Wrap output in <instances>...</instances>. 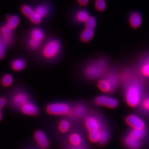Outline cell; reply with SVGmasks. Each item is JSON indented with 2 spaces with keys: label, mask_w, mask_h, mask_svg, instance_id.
<instances>
[{
  "label": "cell",
  "mask_w": 149,
  "mask_h": 149,
  "mask_svg": "<svg viewBox=\"0 0 149 149\" xmlns=\"http://www.w3.org/2000/svg\"><path fill=\"white\" fill-rule=\"evenodd\" d=\"M106 69V62L101 60L88 65L85 70V74L90 79H98L104 74Z\"/></svg>",
  "instance_id": "1"
},
{
  "label": "cell",
  "mask_w": 149,
  "mask_h": 149,
  "mask_svg": "<svg viewBox=\"0 0 149 149\" xmlns=\"http://www.w3.org/2000/svg\"><path fill=\"white\" fill-rule=\"evenodd\" d=\"M141 92L140 87L136 84H131L127 87L125 93V101L129 106L136 107L141 101Z\"/></svg>",
  "instance_id": "2"
},
{
  "label": "cell",
  "mask_w": 149,
  "mask_h": 149,
  "mask_svg": "<svg viewBox=\"0 0 149 149\" xmlns=\"http://www.w3.org/2000/svg\"><path fill=\"white\" fill-rule=\"evenodd\" d=\"M71 108L65 103H53L47 106L46 111L49 114L54 116H63L68 115Z\"/></svg>",
  "instance_id": "3"
},
{
  "label": "cell",
  "mask_w": 149,
  "mask_h": 149,
  "mask_svg": "<svg viewBox=\"0 0 149 149\" xmlns=\"http://www.w3.org/2000/svg\"><path fill=\"white\" fill-rule=\"evenodd\" d=\"M60 47V43L58 40L53 39L50 40L43 49L44 56L48 59L53 58L59 53Z\"/></svg>",
  "instance_id": "4"
},
{
  "label": "cell",
  "mask_w": 149,
  "mask_h": 149,
  "mask_svg": "<svg viewBox=\"0 0 149 149\" xmlns=\"http://www.w3.org/2000/svg\"><path fill=\"white\" fill-rule=\"evenodd\" d=\"M95 102L99 106L106 107L111 109L115 108L118 105V101L116 98L104 95L97 97L95 100Z\"/></svg>",
  "instance_id": "5"
},
{
  "label": "cell",
  "mask_w": 149,
  "mask_h": 149,
  "mask_svg": "<svg viewBox=\"0 0 149 149\" xmlns=\"http://www.w3.org/2000/svg\"><path fill=\"white\" fill-rule=\"evenodd\" d=\"M126 123L133 129L144 130L145 124L144 120L136 115H129L125 119Z\"/></svg>",
  "instance_id": "6"
},
{
  "label": "cell",
  "mask_w": 149,
  "mask_h": 149,
  "mask_svg": "<svg viewBox=\"0 0 149 149\" xmlns=\"http://www.w3.org/2000/svg\"><path fill=\"white\" fill-rule=\"evenodd\" d=\"M85 125L88 132L100 131L102 129L100 121L95 117H88L86 119Z\"/></svg>",
  "instance_id": "7"
},
{
  "label": "cell",
  "mask_w": 149,
  "mask_h": 149,
  "mask_svg": "<svg viewBox=\"0 0 149 149\" xmlns=\"http://www.w3.org/2000/svg\"><path fill=\"white\" fill-rule=\"evenodd\" d=\"M34 139L38 146L42 149H47L49 146L50 143L45 134L41 130H38L34 133Z\"/></svg>",
  "instance_id": "8"
},
{
  "label": "cell",
  "mask_w": 149,
  "mask_h": 149,
  "mask_svg": "<svg viewBox=\"0 0 149 149\" xmlns=\"http://www.w3.org/2000/svg\"><path fill=\"white\" fill-rule=\"evenodd\" d=\"M28 102V97L24 92H20L16 93L12 98V103L17 108H21Z\"/></svg>",
  "instance_id": "9"
},
{
  "label": "cell",
  "mask_w": 149,
  "mask_h": 149,
  "mask_svg": "<svg viewBox=\"0 0 149 149\" xmlns=\"http://www.w3.org/2000/svg\"><path fill=\"white\" fill-rule=\"evenodd\" d=\"M12 31L10 29L6 26H3L0 29V34L2 43L5 45H9L12 42Z\"/></svg>",
  "instance_id": "10"
},
{
  "label": "cell",
  "mask_w": 149,
  "mask_h": 149,
  "mask_svg": "<svg viewBox=\"0 0 149 149\" xmlns=\"http://www.w3.org/2000/svg\"><path fill=\"white\" fill-rule=\"evenodd\" d=\"M21 109L23 113L30 116H36L39 112L37 107L29 102H28L22 107Z\"/></svg>",
  "instance_id": "11"
},
{
  "label": "cell",
  "mask_w": 149,
  "mask_h": 149,
  "mask_svg": "<svg viewBox=\"0 0 149 149\" xmlns=\"http://www.w3.org/2000/svg\"><path fill=\"white\" fill-rule=\"evenodd\" d=\"M86 112L85 107L82 104H78L73 108L70 109L69 113L68 116L75 118H80L85 116Z\"/></svg>",
  "instance_id": "12"
},
{
  "label": "cell",
  "mask_w": 149,
  "mask_h": 149,
  "mask_svg": "<svg viewBox=\"0 0 149 149\" xmlns=\"http://www.w3.org/2000/svg\"><path fill=\"white\" fill-rule=\"evenodd\" d=\"M129 23L132 28H138L142 23L141 16L138 12H134L130 16Z\"/></svg>",
  "instance_id": "13"
},
{
  "label": "cell",
  "mask_w": 149,
  "mask_h": 149,
  "mask_svg": "<svg viewBox=\"0 0 149 149\" xmlns=\"http://www.w3.org/2000/svg\"><path fill=\"white\" fill-rule=\"evenodd\" d=\"M105 79L108 81L111 86L113 92L115 91L119 84V77L117 74L114 72H110L107 74Z\"/></svg>",
  "instance_id": "14"
},
{
  "label": "cell",
  "mask_w": 149,
  "mask_h": 149,
  "mask_svg": "<svg viewBox=\"0 0 149 149\" xmlns=\"http://www.w3.org/2000/svg\"><path fill=\"white\" fill-rule=\"evenodd\" d=\"M69 141L70 144L74 148H80L82 143V138L79 134L74 133L70 135Z\"/></svg>",
  "instance_id": "15"
},
{
  "label": "cell",
  "mask_w": 149,
  "mask_h": 149,
  "mask_svg": "<svg viewBox=\"0 0 149 149\" xmlns=\"http://www.w3.org/2000/svg\"><path fill=\"white\" fill-rule=\"evenodd\" d=\"M124 143L125 146L129 149H139L140 147L139 141L134 139L129 135L127 136L124 139Z\"/></svg>",
  "instance_id": "16"
},
{
  "label": "cell",
  "mask_w": 149,
  "mask_h": 149,
  "mask_svg": "<svg viewBox=\"0 0 149 149\" xmlns=\"http://www.w3.org/2000/svg\"><path fill=\"white\" fill-rule=\"evenodd\" d=\"M94 29L85 28L81 33L80 39L83 42L87 43L92 39V38L94 36Z\"/></svg>",
  "instance_id": "17"
},
{
  "label": "cell",
  "mask_w": 149,
  "mask_h": 149,
  "mask_svg": "<svg viewBox=\"0 0 149 149\" xmlns=\"http://www.w3.org/2000/svg\"><path fill=\"white\" fill-rule=\"evenodd\" d=\"M97 86L100 91L104 93H108L113 92L111 86L106 79L100 80L97 83Z\"/></svg>",
  "instance_id": "18"
},
{
  "label": "cell",
  "mask_w": 149,
  "mask_h": 149,
  "mask_svg": "<svg viewBox=\"0 0 149 149\" xmlns=\"http://www.w3.org/2000/svg\"><path fill=\"white\" fill-rule=\"evenodd\" d=\"M19 23V18L16 15L10 16L8 17L6 26L10 29L13 30L16 29Z\"/></svg>",
  "instance_id": "19"
},
{
  "label": "cell",
  "mask_w": 149,
  "mask_h": 149,
  "mask_svg": "<svg viewBox=\"0 0 149 149\" xmlns=\"http://www.w3.org/2000/svg\"><path fill=\"white\" fill-rule=\"evenodd\" d=\"M146 134V132L144 130H136V129H132L129 134V136L131 138L139 141L141 140L145 136Z\"/></svg>",
  "instance_id": "20"
},
{
  "label": "cell",
  "mask_w": 149,
  "mask_h": 149,
  "mask_svg": "<svg viewBox=\"0 0 149 149\" xmlns=\"http://www.w3.org/2000/svg\"><path fill=\"white\" fill-rule=\"evenodd\" d=\"M31 37H32V39L35 40L38 42L40 43L44 39V34L42 30L38 28H36L32 31L31 33Z\"/></svg>",
  "instance_id": "21"
},
{
  "label": "cell",
  "mask_w": 149,
  "mask_h": 149,
  "mask_svg": "<svg viewBox=\"0 0 149 149\" xmlns=\"http://www.w3.org/2000/svg\"><path fill=\"white\" fill-rule=\"evenodd\" d=\"M26 63L22 59L15 60L11 64V67L12 69L17 71H20L25 68Z\"/></svg>",
  "instance_id": "22"
},
{
  "label": "cell",
  "mask_w": 149,
  "mask_h": 149,
  "mask_svg": "<svg viewBox=\"0 0 149 149\" xmlns=\"http://www.w3.org/2000/svg\"><path fill=\"white\" fill-rule=\"evenodd\" d=\"M70 129V123L66 119L61 120L58 124V129L60 133L65 134L69 131Z\"/></svg>",
  "instance_id": "23"
},
{
  "label": "cell",
  "mask_w": 149,
  "mask_h": 149,
  "mask_svg": "<svg viewBox=\"0 0 149 149\" xmlns=\"http://www.w3.org/2000/svg\"><path fill=\"white\" fill-rule=\"evenodd\" d=\"M89 15L88 12L85 10H80L78 11L76 15V19L77 21L81 23H85L87 21L89 18Z\"/></svg>",
  "instance_id": "24"
},
{
  "label": "cell",
  "mask_w": 149,
  "mask_h": 149,
  "mask_svg": "<svg viewBox=\"0 0 149 149\" xmlns=\"http://www.w3.org/2000/svg\"><path fill=\"white\" fill-rule=\"evenodd\" d=\"M100 137L99 143L101 145H104L106 144L109 139V133L106 129H102L100 130Z\"/></svg>",
  "instance_id": "25"
},
{
  "label": "cell",
  "mask_w": 149,
  "mask_h": 149,
  "mask_svg": "<svg viewBox=\"0 0 149 149\" xmlns=\"http://www.w3.org/2000/svg\"><path fill=\"white\" fill-rule=\"evenodd\" d=\"M88 139L91 143H99L100 134V131H92L88 132Z\"/></svg>",
  "instance_id": "26"
},
{
  "label": "cell",
  "mask_w": 149,
  "mask_h": 149,
  "mask_svg": "<svg viewBox=\"0 0 149 149\" xmlns=\"http://www.w3.org/2000/svg\"><path fill=\"white\" fill-rule=\"evenodd\" d=\"M34 12H36L38 15H39L43 18L44 17H46L48 15V8L45 6H39Z\"/></svg>",
  "instance_id": "27"
},
{
  "label": "cell",
  "mask_w": 149,
  "mask_h": 149,
  "mask_svg": "<svg viewBox=\"0 0 149 149\" xmlns=\"http://www.w3.org/2000/svg\"><path fill=\"white\" fill-rule=\"evenodd\" d=\"M95 6L96 10L99 12L104 11L106 8V3L104 0H96Z\"/></svg>",
  "instance_id": "28"
},
{
  "label": "cell",
  "mask_w": 149,
  "mask_h": 149,
  "mask_svg": "<svg viewBox=\"0 0 149 149\" xmlns=\"http://www.w3.org/2000/svg\"><path fill=\"white\" fill-rule=\"evenodd\" d=\"M13 82V77L11 74H5L2 79L1 83L5 87H8L12 85Z\"/></svg>",
  "instance_id": "29"
},
{
  "label": "cell",
  "mask_w": 149,
  "mask_h": 149,
  "mask_svg": "<svg viewBox=\"0 0 149 149\" xmlns=\"http://www.w3.org/2000/svg\"><path fill=\"white\" fill-rule=\"evenodd\" d=\"M85 24L86 28L94 29L96 26V19L92 16H90L87 21L86 22Z\"/></svg>",
  "instance_id": "30"
},
{
  "label": "cell",
  "mask_w": 149,
  "mask_h": 149,
  "mask_svg": "<svg viewBox=\"0 0 149 149\" xmlns=\"http://www.w3.org/2000/svg\"><path fill=\"white\" fill-rule=\"evenodd\" d=\"M22 12L23 14L27 17H30L34 11L32 8L28 5H24L22 6L21 8Z\"/></svg>",
  "instance_id": "31"
},
{
  "label": "cell",
  "mask_w": 149,
  "mask_h": 149,
  "mask_svg": "<svg viewBox=\"0 0 149 149\" xmlns=\"http://www.w3.org/2000/svg\"><path fill=\"white\" fill-rule=\"evenodd\" d=\"M42 18L39 15H38L37 13L35 12H34V13L29 17L30 21L32 22V23L36 24H38L41 22Z\"/></svg>",
  "instance_id": "32"
},
{
  "label": "cell",
  "mask_w": 149,
  "mask_h": 149,
  "mask_svg": "<svg viewBox=\"0 0 149 149\" xmlns=\"http://www.w3.org/2000/svg\"><path fill=\"white\" fill-rule=\"evenodd\" d=\"M141 73L146 77H149V59L141 68Z\"/></svg>",
  "instance_id": "33"
},
{
  "label": "cell",
  "mask_w": 149,
  "mask_h": 149,
  "mask_svg": "<svg viewBox=\"0 0 149 149\" xmlns=\"http://www.w3.org/2000/svg\"><path fill=\"white\" fill-rule=\"evenodd\" d=\"M39 45H40V42H38L37 41L33 40L32 39H31L29 42V45L33 49H37L39 47Z\"/></svg>",
  "instance_id": "34"
},
{
  "label": "cell",
  "mask_w": 149,
  "mask_h": 149,
  "mask_svg": "<svg viewBox=\"0 0 149 149\" xmlns=\"http://www.w3.org/2000/svg\"><path fill=\"white\" fill-rule=\"evenodd\" d=\"M6 45L3 43L0 44V60L3 59L5 55Z\"/></svg>",
  "instance_id": "35"
},
{
  "label": "cell",
  "mask_w": 149,
  "mask_h": 149,
  "mask_svg": "<svg viewBox=\"0 0 149 149\" xmlns=\"http://www.w3.org/2000/svg\"><path fill=\"white\" fill-rule=\"evenodd\" d=\"M142 107L144 109L149 111V98H147L144 100L142 103Z\"/></svg>",
  "instance_id": "36"
},
{
  "label": "cell",
  "mask_w": 149,
  "mask_h": 149,
  "mask_svg": "<svg viewBox=\"0 0 149 149\" xmlns=\"http://www.w3.org/2000/svg\"><path fill=\"white\" fill-rule=\"evenodd\" d=\"M6 103V100L5 98L1 97L0 98V111L5 106Z\"/></svg>",
  "instance_id": "37"
},
{
  "label": "cell",
  "mask_w": 149,
  "mask_h": 149,
  "mask_svg": "<svg viewBox=\"0 0 149 149\" xmlns=\"http://www.w3.org/2000/svg\"><path fill=\"white\" fill-rule=\"evenodd\" d=\"M77 1L80 5L83 6L87 5L89 2V0H77Z\"/></svg>",
  "instance_id": "38"
},
{
  "label": "cell",
  "mask_w": 149,
  "mask_h": 149,
  "mask_svg": "<svg viewBox=\"0 0 149 149\" xmlns=\"http://www.w3.org/2000/svg\"><path fill=\"white\" fill-rule=\"evenodd\" d=\"M2 112L0 111V121L2 119Z\"/></svg>",
  "instance_id": "39"
},
{
  "label": "cell",
  "mask_w": 149,
  "mask_h": 149,
  "mask_svg": "<svg viewBox=\"0 0 149 149\" xmlns=\"http://www.w3.org/2000/svg\"><path fill=\"white\" fill-rule=\"evenodd\" d=\"M1 43H2V38H1V36H0V44Z\"/></svg>",
  "instance_id": "40"
},
{
  "label": "cell",
  "mask_w": 149,
  "mask_h": 149,
  "mask_svg": "<svg viewBox=\"0 0 149 149\" xmlns=\"http://www.w3.org/2000/svg\"><path fill=\"white\" fill-rule=\"evenodd\" d=\"M74 149H80V148H74Z\"/></svg>",
  "instance_id": "41"
}]
</instances>
